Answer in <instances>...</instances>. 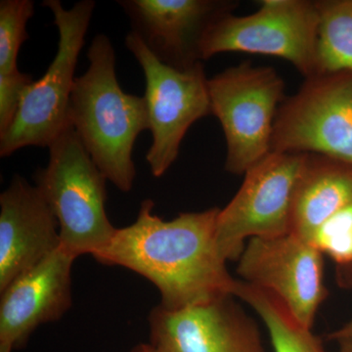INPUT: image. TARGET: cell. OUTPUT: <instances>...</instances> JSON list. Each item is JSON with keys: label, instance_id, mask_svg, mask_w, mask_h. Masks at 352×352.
<instances>
[{"label": "cell", "instance_id": "24", "mask_svg": "<svg viewBox=\"0 0 352 352\" xmlns=\"http://www.w3.org/2000/svg\"><path fill=\"white\" fill-rule=\"evenodd\" d=\"M0 352H13V351L10 347L0 346Z\"/></svg>", "mask_w": 352, "mask_h": 352}, {"label": "cell", "instance_id": "18", "mask_svg": "<svg viewBox=\"0 0 352 352\" xmlns=\"http://www.w3.org/2000/svg\"><path fill=\"white\" fill-rule=\"evenodd\" d=\"M34 14L32 0L0 1V74L17 71L18 54L29 38L27 25Z\"/></svg>", "mask_w": 352, "mask_h": 352}, {"label": "cell", "instance_id": "15", "mask_svg": "<svg viewBox=\"0 0 352 352\" xmlns=\"http://www.w3.org/2000/svg\"><path fill=\"white\" fill-rule=\"evenodd\" d=\"M352 205V164L307 154L293 207L292 233L311 242L317 229Z\"/></svg>", "mask_w": 352, "mask_h": 352}, {"label": "cell", "instance_id": "7", "mask_svg": "<svg viewBox=\"0 0 352 352\" xmlns=\"http://www.w3.org/2000/svg\"><path fill=\"white\" fill-rule=\"evenodd\" d=\"M307 154L270 152L245 173L239 191L217 219V240L226 261H238L245 241L292 233L296 187Z\"/></svg>", "mask_w": 352, "mask_h": 352}, {"label": "cell", "instance_id": "12", "mask_svg": "<svg viewBox=\"0 0 352 352\" xmlns=\"http://www.w3.org/2000/svg\"><path fill=\"white\" fill-rule=\"evenodd\" d=\"M138 34L162 63L187 69L200 63L208 25L235 4L221 0H118Z\"/></svg>", "mask_w": 352, "mask_h": 352}, {"label": "cell", "instance_id": "19", "mask_svg": "<svg viewBox=\"0 0 352 352\" xmlns=\"http://www.w3.org/2000/svg\"><path fill=\"white\" fill-rule=\"evenodd\" d=\"M311 243L340 267L352 264V205L333 214L314 233Z\"/></svg>", "mask_w": 352, "mask_h": 352}, {"label": "cell", "instance_id": "22", "mask_svg": "<svg viewBox=\"0 0 352 352\" xmlns=\"http://www.w3.org/2000/svg\"><path fill=\"white\" fill-rule=\"evenodd\" d=\"M131 352H168L161 349V347L154 346L151 342L149 344H140L134 347Z\"/></svg>", "mask_w": 352, "mask_h": 352}, {"label": "cell", "instance_id": "20", "mask_svg": "<svg viewBox=\"0 0 352 352\" xmlns=\"http://www.w3.org/2000/svg\"><path fill=\"white\" fill-rule=\"evenodd\" d=\"M32 82L30 74L17 69L11 73L0 74V136L12 124L25 89Z\"/></svg>", "mask_w": 352, "mask_h": 352}, {"label": "cell", "instance_id": "21", "mask_svg": "<svg viewBox=\"0 0 352 352\" xmlns=\"http://www.w3.org/2000/svg\"><path fill=\"white\" fill-rule=\"evenodd\" d=\"M340 268V279L342 283H347L352 285V264L346 267ZM329 339L340 340H352V319L349 323H346L344 327L339 329L332 333L329 335Z\"/></svg>", "mask_w": 352, "mask_h": 352}, {"label": "cell", "instance_id": "5", "mask_svg": "<svg viewBox=\"0 0 352 352\" xmlns=\"http://www.w3.org/2000/svg\"><path fill=\"white\" fill-rule=\"evenodd\" d=\"M212 115L221 124L224 168L245 175L271 152L273 126L284 101L285 82L276 69L244 62L208 80Z\"/></svg>", "mask_w": 352, "mask_h": 352}, {"label": "cell", "instance_id": "23", "mask_svg": "<svg viewBox=\"0 0 352 352\" xmlns=\"http://www.w3.org/2000/svg\"><path fill=\"white\" fill-rule=\"evenodd\" d=\"M338 342L340 344L339 352H352V340H340Z\"/></svg>", "mask_w": 352, "mask_h": 352}, {"label": "cell", "instance_id": "16", "mask_svg": "<svg viewBox=\"0 0 352 352\" xmlns=\"http://www.w3.org/2000/svg\"><path fill=\"white\" fill-rule=\"evenodd\" d=\"M234 296L248 303L261 317L274 352H326L311 329L296 320L276 296L239 280Z\"/></svg>", "mask_w": 352, "mask_h": 352}, {"label": "cell", "instance_id": "9", "mask_svg": "<svg viewBox=\"0 0 352 352\" xmlns=\"http://www.w3.org/2000/svg\"><path fill=\"white\" fill-rule=\"evenodd\" d=\"M271 152L316 154L352 164V74H317L278 109Z\"/></svg>", "mask_w": 352, "mask_h": 352}, {"label": "cell", "instance_id": "14", "mask_svg": "<svg viewBox=\"0 0 352 352\" xmlns=\"http://www.w3.org/2000/svg\"><path fill=\"white\" fill-rule=\"evenodd\" d=\"M60 245L59 224L41 192L14 175L0 194V291Z\"/></svg>", "mask_w": 352, "mask_h": 352}, {"label": "cell", "instance_id": "4", "mask_svg": "<svg viewBox=\"0 0 352 352\" xmlns=\"http://www.w3.org/2000/svg\"><path fill=\"white\" fill-rule=\"evenodd\" d=\"M57 27L56 55L47 71L25 89L12 124L0 136V157L25 147H50L67 129L78 56L85 43L96 3L82 0L66 9L60 0H44Z\"/></svg>", "mask_w": 352, "mask_h": 352}, {"label": "cell", "instance_id": "8", "mask_svg": "<svg viewBox=\"0 0 352 352\" xmlns=\"http://www.w3.org/2000/svg\"><path fill=\"white\" fill-rule=\"evenodd\" d=\"M126 46L144 73L143 97L152 134L146 160L153 176L162 177L177 160L190 127L212 115L208 78L203 62L187 69L162 63L133 32L127 34Z\"/></svg>", "mask_w": 352, "mask_h": 352}, {"label": "cell", "instance_id": "13", "mask_svg": "<svg viewBox=\"0 0 352 352\" xmlns=\"http://www.w3.org/2000/svg\"><path fill=\"white\" fill-rule=\"evenodd\" d=\"M76 259L60 247L0 291V346L22 349L36 328L68 312Z\"/></svg>", "mask_w": 352, "mask_h": 352}, {"label": "cell", "instance_id": "2", "mask_svg": "<svg viewBox=\"0 0 352 352\" xmlns=\"http://www.w3.org/2000/svg\"><path fill=\"white\" fill-rule=\"evenodd\" d=\"M87 59V72L76 76L72 91L69 124L107 180L129 193L136 176L134 143L149 131L147 105L144 97L120 87L115 50L106 34L94 36Z\"/></svg>", "mask_w": 352, "mask_h": 352}, {"label": "cell", "instance_id": "11", "mask_svg": "<svg viewBox=\"0 0 352 352\" xmlns=\"http://www.w3.org/2000/svg\"><path fill=\"white\" fill-rule=\"evenodd\" d=\"M234 296L183 309L153 308L150 342L168 352H264L258 325Z\"/></svg>", "mask_w": 352, "mask_h": 352}, {"label": "cell", "instance_id": "1", "mask_svg": "<svg viewBox=\"0 0 352 352\" xmlns=\"http://www.w3.org/2000/svg\"><path fill=\"white\" fill-rule=\"evenodd\" d=\"M154 208V201H143L135 221L118 228L94 258L151 282L161 296L159 307L170 311L234 296L238 280L228 272L217 245L220 208L183 212L166 221Z\"/></svg>", "mask_w": 352, "mask_h": 352}, {"label": "cell", "instance_id": "10", "mask_svg": "<svg viewBox=\"0 0 352 352\" xmlns=\"http://www.w3.org/2000/svg\"><path fill=\"white\" fill-rule=\"evenodd\" d=\"M322 256L311 242L294 233L252 238L238 259L237 273L245 283L276 296L296 320L311 329L328 295Z\"/></svg>", "mask_w": 352, "mask_h": 352}, {"label": "cell", "instance_id": "3", "mask_svg": "<svg viewBox=\"0 0 352 352\" xmlns=\"http://www.w3.org/2000/svg\"><path fill=\"white\" fill-rule=\"evenodd\" d=\"M48 149L47 166L36 170L34 180L59 224L60 247L76 258L94 256L118 229L106 212L107 178L72 126Z\"/></svg>", "mask_w": 352, "mask_h": 352}, {"label": "cell", "instance_id": "17", "mask_svg": "<svg viewBox=\"0 0 352 352\" xmlns=\"http://www.w3.org/2000/svg\"><path fill=\"white\" fill-rule=\"evenodd\" d=\"M316 6L317 74H352V0H321Z\"/></svg>", "mask_w": 352, "mask_h": 352}, {"label": "cell", "instance_id": "6", "mask_svg": "<svg viewBox=\"0 0 352 352\" xmlns=\"http://www.w3.org/2000/svg\"><path fill=\"white\" fill-rule=\"evenodd\" d=\"M316 1L263 0L256 12L221 14L201 43V61L226 52L268 55L289 61L305 78L316 75Z\"/></svg>", "mask_w": 352, "mask_h": 352}]
</instances>
